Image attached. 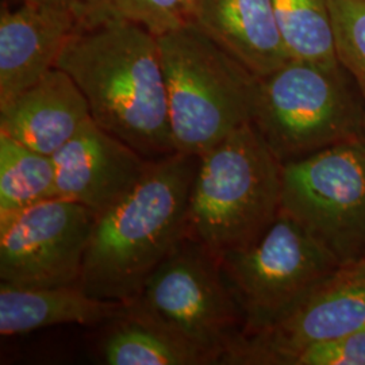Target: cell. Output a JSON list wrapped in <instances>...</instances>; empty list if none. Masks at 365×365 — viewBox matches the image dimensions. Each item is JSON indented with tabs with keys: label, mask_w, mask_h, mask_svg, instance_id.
Here are the masks:
<instances>
[{
	"label": "cell",
	"mask_w": 365,
	"mask_h": 365,
	"mask_svg": "<svg viewBox=\"0 0 365 365\" xmlns=\"http://www.w3.org/2000/svg\"><path fill=\"white\" fill-rule=\"evenodd\" d=\"M102 354L108 365H203L209 360L165 327L133 309L114 321Z\"/></svg>",
	"instance_id": "2e32d148"
},
{
	"label": "cell",
	"mask_w": 365,
	"mask_h": 365,
	"mask_svg": "<svg viewBox=\"0 0 365 365\" xmlns=\"http://www.w3.org/2000/svg\"><path fill=\"white\" fill-rule=\"evenodd\" d=\"M199 156L155 160L144 179L95 223L81 288L93 298L131 303L188 235L190 197Z\"/></svg>",
	"instance_id": "7a4b0ae2"
},
{
	"label": "cell",
	"mask_w": 365,
	"mask_h": 365,
	"mask_svg": "<svg viewBox=\"0 0 365 365\" xmlns=\"http://www.w3.org/2000/svg\"><path fill=\"white\" fill-rule=\"evenodd\" d=\"M192 1H194V0H182V4H184V10H185V15L188 14V10H190V7H191Z\"/></svg>",
	"instance_id": "603a6c76"
},
{
	"label": "cell",
	"mask_w": 365,
	"mask_h": 365,
	"mask_svg": "<svg viewBox=\"0 0 365 365\" xmlns=\"http://www.w3.org/2000/svg\"><path fill=\"white\" fill-rule=\"evenodd\" d=\"M363 141L365 143V122H364V130H363Z\"/></svg>",
	"instance_id": "cb8c5ba5"
},
{
	"label": "cell",
	"mask_w": 365,
	"mask_h": 365,
	"mask_svg": "<svg viewBox=\"0 0 365 365\" xmlns=\"http://www.w3.org/2000/svg\"><path fill=\"white\" fill-rule=\"evenodd\" d=\"M103 130L148 160L176 153L157 36L113 22L76 29L58 57Z\"/></svg>",
	"instance_id": "6da1fadb"
},
{
	"label": "cell",
	"mask_w": 365,
	"mask_h": 365,
	"mask_svg": "<svg viewBox=\"0 0 365 365\" xmlns=\"http://www.w3.org/2000/svg\"><path fill=\"white\" fill-rule=\"evenodd\" d=\"M291 365H365V327L302 351Z\"/></svg>",
	"instance_id": "44dd1931"
},
{
	"label": "cell",
	"mask_w": 365,
	"mask_h": 365,
	"mask_svg": "<svg viewBox=\"0 0 365 365\" xmlns=\"http://www.w3.org/2000/svg\"><path fill=\"white\" fill-rule=\"evenodd\" d=\"M282 212L337 260L365 256V143L354 140L283 164Z\"/></svg>",
	"instance_id": "ba28073f"
},
{
	"label": "cell",
	"mask_w": 365,
	"mask_h": 365,
	"mask_svg": "<svg viewBox=\"0 0 365 365\" xmlns=\"http://www.w3.org/2000/svg\"><path fill=\"white\" fill-rule=\"evenodd\" d=\"M365 101L344 66L288 60L257 80L250 123L286 164L363 138Z\"/></svg>",
	"instance_id": "5b68a950"
},
{
	"label": "cell",
	"mask_w": 365,
	"mask_h": 365,
	"mask_svg": "<svg viewBox=\"0 0 365 365\" xmlns=\"http://www.w3.org/2000/svg\"><path fill=\"white\" fill-rule=\"evenodd\" d=\"M187 21L257 78L291 60L272 0H194Z\"/></svg>",
	"instance_id": "5bb4252c"
},
{
	"label": "cell",
	"mask_w": 365,
	"mask_h": 365,
	"mask_svg": "<svg viewBox=\"0 0 365 365\" xmlns=\"http://www.w3.org/2000/svg\"><path fill=\"white\" fill-rule=\"evenodd\" d=\"M130 304L93 298L80 284L22 288L0 283V334H26L56 325H101L125 317Z\"/></svg>",
	"instance_id": "9a60e30c"
},
{
	"label": "cell",
	"mask_w": 365,
	"mask_h": 365,
	"mask_svg": "<svg viewBox=\"0 0 365 365\" xmlns=\"http://www.w3.org/2000/svg\"><path fill=\"white\" fill-rule=\"evenodd\" d=\"M29 3H37V4H46L53 7H61V9H78V0H22Z\"/></svg>",
	"instance_id": "7402d4cb"
},
{
	"label": "cell",
	"mask_w": 365,
	"mask_h": 365,
	"mask_svg": "<svg viewBox=\"0 0 365 365\" xmlns=\"http://www.w3.org/2000/svg\"><path fill=\"white\" fill-rule=\"evenodd\" d=\"M336 52L365 101V0H330Z\"/></svg>",
	"instance_id": "ffe728a7"
},
{
	"label": "cell",
	"mask_w": 365,
	"mask_h": 365,
	"mask_svg": "<svg viewBox=\"0 0 365 365\" xmlns=\"http://www.w3.org/2000/svg\"><path fill=\"white\" fill-rule=\"evenodd\" d=\"M78 29L128 22L161 36L187 22L182 0H78Z\"/></svg>",
	"instance_id": "d6986e66"
},
{
	"label": "cell",
	"mask_w": 365,
	"mask_h": 365,
	"mask_svg": "<svg viewBox=\"0 0 365 365\" xmlns=\"http://www.w3.org/2000/svg\"><path fill=\"white\" fill-rule=\"evenodd\" d=\"M96 214L53 197L0 222V280L22 288L76 286Z\"/></svg>",
	"instance_id": "9c48e42d"
},
{
	"label": "cell",
	"mask_w": 365,
	"mask_h": 365,
	"mask_svg": "<svg viewBox=\"0 0 365 365\" xmlns=\"http://www.w3.org/2000/svg\"><path fill=\"white\" fill-rule=\"evenodd\" d=\"M78 29L72 9L22 1L0 13V106L43 78L57 66Z\"/></svg>",
	"instance_id": "7c38bea8"
},
{
	"label": "cell",
	"mask_w": 365,
	"mask_h": 365,
	"mask_svg": "<svg viewBox=\"0 0 365 365\" xmlns=\"http://www.w3.org/2000/svg\"><path fill=\"white\" fill-rule=\"evenodd\" d=\"M52 157L57 196L88 207L98 218L129 195L155 161L93 119Z\"/></svg>",
	"instance_id": "8fae6325"
},
{
	"label": "cell",
	"mask_w": 365,
	"mask_h": 365,
	"mask_svg": "<svg viewBox=\"0 0 365 365\" xmlns=\"http://www.w3.org/2000/svg\"><path fill=\"white\" fill-rule=\"evenodd\" d=\"M129 304L195 348L210 364H232L245 339L244 313L221 261L190 235Z\"/></svg>",
	"instance_id": "8992f818"
},
{
	"label": "cell",
	"mask_w": 365,
	"mask_h": 365,
	"mask_svg": "<svg viewBox=\"0 0 365 365\" xmlns=\"http://www.w3.org/2000/svg\"><path fill=\"white\" fill-rule=\"evenodd\" d=\"M282 168L250 122L233 131L199 156L188 235L218 259L253 244L280 214Z\"/></svg>",
	"instance_id": "3957f363"
},
{
	"label": "cell",
	"mask_w": 365,
	"mask_h": 365,
	"mask_svg": "<svg viewBox=\"0 0 365 365\" xmlns=\"http://www.w3.org/2000/svg\"><path fill=\"white\" fill-rule=\"evenodd\" d=\"M91 119L84 93L57 66L11 102L0 106V131L48 156L58 152Z\"/></svg>",
	"instance_id": "4fadbf2b"
},
{
	"label": "cell",
	"mask_w": 365,
	"mask_h": 365,
	"mask_svg": "<svg viewBox=\"0 0 365 365\" xmlns=\"http://www.w3.org/2000/svg\"><path fill=\"white\" fill-rule=\"evenodd\" d=\"M57 196L56 164L0 131V222Z\"/></svg>",
	"instance_id": "e0dca14e"
},
{
	"label": "cell",
	"mask_w": 365,
	"mask_h": 365,
	"mask_svg": "<svg viewBox=\"0 0 365 365\" xmlns=\"http://www.w3.org/2000/svg\"><path fill=\"white\" fill-rule=\"evenodd\" d=\"M157 39L175 149L202 156L250 122L259 78L188 21Z\"/></svg>",
	"instance_id": "277c9868"
},
{
	"label": "cell",
	"mask_w": 365,
	"mask_h": 365,
	"mask_svg": "<svg viewBox=\"0 0 365 365\" xmlns=\"http://www.w3.org/2000/svg\"><path fill=\"white\" fill-rule=\"evenodd\" d=\"M289 58L339 66L330 0H272Z\"/></svg>",
	"instance_id": "ac0fdd59"
},
{
	"label": "cell",
	"mask_w": 365,
	"mask_h": 365,
	"mask_svg": "<svg viewBox=\"0 0 365 365\" xmlns=\"http://www.w3.org/2000/svg\"><path fill=\"white\" fill-rule=\"evenodd\" d=\"M245 318V337L272 325L341 262L280 211L259 240L220 257Z\"/></svg>",
	"instance_id": "52a82bcc"
},
{
	"label": "cell",
	"mask_w": 365,
	"mask_h": 365,
	"mask_svg": "<svg viewBox=\"0 0 365 365\" xmlns=\"http://www.w3.org/2000/svg\"><path fill=\"white\" fill-rule=\"evenodd\" d=\"M365 327V256L342 262L272 325L247 336L232 364L291 365L298 353Z\"/></svg>",
	"instance_id": "30bf717a"
}]
</instances>
